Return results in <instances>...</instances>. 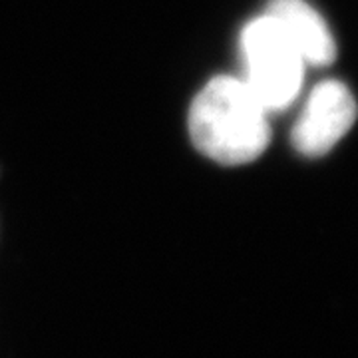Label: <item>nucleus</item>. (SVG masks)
Wrapping results in <instances>:
<instances>
[{
  "instance_id": "20e7f679",
  "label": "nucleus",
  "mask_w": 358,
  "mask_h": 358,
  "mask_svg": "<svg viewBox=\"0 0 358 358\" xmlns=\"http://www.w3.org/2000/svg\"><path fill=\"white\" fill-rule=\"evenodd\" d=\"M271 14L310 66H329L336 58V44L324 18L307 0H271Z\"/></svg>"
},
{
  "instance_id": "7ed1b4c3",
  "label": "nucleus",
  "mask_w": 358,
  "mask_h": 358,
  "mask_svg": "<svg viewBox=\"0 0 358 358\" xmlns=\"http://www.w3.org/2000/svg\"><path fill=\"white\" fill-rule=\"evenodd\" d=\"M357 114V100L343 82H320L310 92L305 110L294 124V150L308 157L331 152L352 128Z\"/></svg>"
},
{
  "instance_id": "f03ea898",
  "label": "nucleus",
  "mask_w": 358,
  "mask_h": 358,
  "mask_svg": "<svg viewBox=\"0 0 358 358\" xmlns=\"http://www.w3.org/2000/svg\"><path fill=\"white\" fill-rule=\"evenodd\" d=\"M241 50L243 80L268 112L291 106L303 86L307 62L282 26L271 14L251 20L241 34Z\"/></svg>"
},
{
  "instance_id": "f257e3e1",
  "label": "nucleus",
  "mask_w": 358,
  "mask_h": 358,
  "mask_svg": "<svg viewBox=\"0 0 358 358\" xmlns=\"http://www.w3.org/2000/svg\"><path fill=\"white\" fill-rule=\"evenodd\" d=\"M268 114L243 78H213L192 103V140L219 164H249L267 150Z\"/></svg>"
}]
</instances>
